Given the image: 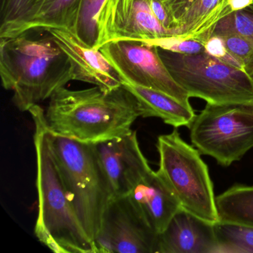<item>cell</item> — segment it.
Segmentation results:
<instances>
[{"mask_svg": "<svg viewBox=\"0 0 253 253\" xmlns=\"http://www.w3.org/2000/svg\"><path fill=\"white\" fill-rule=\"evenodd\" d=\"M251 6L253 7V5H251Z\"/></svg>", "mask_w": 253, "mask_h": 253, "instance_id": "cell-27", "label": "cell"}, {"mask_svg": "<svg viewBox=\"0 0 253 253\" xmlns=\"http://www.w3.org/2000/svg\"><path fill=\"white\" fill-rule=\"evenodd\" d=\"M226 49L236 57L247 75L253 79V45L243 38L237 36H223Z\"/></svg>", "mask_w": 253, "mask_h": 253, "instance_id": "cell-24", "label": "cell"}, {"mask_svg": "<svg viewBox=\"0 0 253 253\" xmlns=\"http://www.w3.org/2000/svg\"><path fill=\"white\" fill-rule=\"evenodd\" d=\"M214 224L180 208L158 235L155 253H218Z\"/></svg>", "mask_w": 253, "mask_h": 253, "instance_id": "cell-13", "label": "cell"}, {"mask_svg": "<svg viewBox=\"0 0 253 253\" xmlns=\"http://www.w3.org/2000/svg\"><path fill=\"white\" fill-rule=\"evenodd\" d=\"M106 0H81L75 35L86 45L94 48L97 39V19Z\"/></svg>", "mask_w": 253, "mask_h": 253, "instance_id": "cell-22", "label": "cell"}, {"mask_svg": "<svg viewBox=\"0 0 253 253\" xmlns=\"http://www.w3.org/2000/svg\"><path fill=\"white\" fill-rule=\"evenodd\" d=\"M94 146L112 199L127 196L152 169L140 149L135 131L94 143Z\"/></svg>", "mask_w": 253, "mask_h": 253, "instance_id": "cell-11", "label": "cell"}, {"mask_svg": "<svg viewBox=\"0 0 253 253\" xmlns=\"http://www.w3.org/2000/svg\"><path fill=\"white\" fill-rule=\"evenodd\" d=\"M237 36L253 45V8L235 11L217 22L211 36Z\"/></svg>", "mask_w": 253, "mask_h": 253, "instance_id": "cell-21", "label": "cell"}, {"mask_svg": "<svg viewBox=\"0 0 253 253\" xmlns=\"http://www.w3.org/2000/svg\"><path fill=\"white\" fill-rule=\"evenodd\" d=\"M176 28L167 0H106L97 16L94 48L112 41L171 36Z\"/></svg>", "mask_w": 253, "mask_h": 253, "instance_id": "cell-8", "label": "cell"}, {"mask_svg": "<svg viewBox=\"0 0 253 253\" xmlns=\"http://www.w3.org/2000/svg\"><path fill=\"white\" fill-rule=\"evenodd\" d=\"M157 149V172L181 208L211 223L218 222L212 181L199 151L183 140L177 128L158 137Z\"/></svg>", "mask_w": 253, "mask_h": 253, "instance_id": "cell-5", "label": "cell"}, {"mask_svg": "<svg viewBox=\"0 0 253 253\" xmlns=\"http://www.w3.org/2000/svg\"><path fill=\"white\" fill-rule=\"evenodd\" d=\"M251 5L253 0H196L177 17L171 36L195 40L204 45L219 20Z\"/></svg>", "mask_w": 253, "mask_h": 253, "instance_id": "cell-15", "label": "cell"}, {"mask_svg": "<svg viewBox=\"0 0 253 253\" xmlns=\"http://www.w3.org/2000/svg\"><path fill=\"white\" fill-rule=\"evenodd\" d=\"M45 31L69 57L75 71V81L92 84L104 91H112L123 85L122 78L100 50L86 45L69 31Z\"/></svg>", "mask_w": 253, "mask_h": 253, "instance_id": "cell-12", "label": "cell"}, {"mask_svg": "<svg viewBox=\"0 0 253 253\" xmlns=\"http://www.w3.org/2000/svg\"><path fill=\"white\" fill-rule=\"evenodd\" d=\"M204 47L206 52L219 60H221L228 52L223 38L218 36H211L204 43Z\"/></svg>", "mask_w": 253, "mask_h": 253, "instance_id": "cell-25", "label": "cell"}, {"mask_svg": "<svg viewBox=\"0 0 253 253\" xmlns=\"http://www.w3.org/2000/svg\"><path fill=\"white\" fill-rule=\"evenodd\" d=\"M126 197L140 218L157 235L166 229L181 208L162 177L152 169Z\"/></svg>", "mask_w": 253, "mask_h": 253, "instance_id": "cell-14", "label": "cell"}, {"mask_svg": "<svg viewBox=\"0 0 253 253\" xmlns=\"http://www.w3.org/2000/svg\"><path fill=\"white\" fill-rule=\"evenodd\" d=\"M158 52L173 79L189 97L211 104H253V79L242 69L206 51L183 54L158 48Z\"/></svg>", "mask_w": 253, "mask_h": 253, "instance_id": "cell-6", "label": "cell"}, {"mask_svg": "<svg viewBox=\"0 0 253 253\" xmlns=\"http://www.w3.org/2000/svg\"><path fill=\"white\" fill-rule=\"evenodd\" d=\"M48 141L71 203L94 244L112 195L94 144L72 140L50 130Z\"/></svg>", "mask_w": 253, "mask_h": 253, "instance_id": "cell-4", "label": "cell"}, {"mask_svg": "<svg viewBox=\"0 0 253 253\" xmlns=\"http://www.w3.org/2000/svg\"><path fill=\"white\" fill-rule=\"evenodd\" d=\"M35 126L38 215L35 235L56 253H96L63 184L48 141L45 111L40 105L29 111Z\"/></svg>", "mask_w": 253, "mask_h": 253, "instance_id": "cell-2", "label": "cell"}, {"mask_svg": "<svg viewBox=\"0 0 253 253\" xmlns=\"http://www.w3.org/2000/svg\"><path fill=\"white\" fill-rule=\"evenodd\" d=\"M190 139L223 167L240 161L253 148V104L207 103L191 126Z\"/></svg>", "mask_w": 253, "mask_h": 253, "instance_id": "cell-7", "label": "cell"}, {"mask_svg": "<svg viewBox=\"0 0 253 253\" xmlns=\"http://www.w3.org/2000/svg\"><path fill=\"white\" fill-rule=\"evenodd\" d=\"M45 116L51 132L94 144L131 132L140 114L137 99L124 85L112 91L65 86L51 96Z\"/></svg>", "mask_w": 253, "mask_h": 253, "instance_id": "cell-1", "label": "cell"}, {"mask_svg": "<svg viewBox=\"0 0 253 253\" xmlns=\"http://www.w3.org/2000/svg\"><path fill=\"white\" fill-rule=\"evenodd\" d=\"M81 0H48L26 25L23 34L42 29H59L75 34Z\"/></svg>", "mask_w": 253, "mask_h": 253, "instance_id": "cell-17", "label": "cell"}, {"mask_svg": "<svg viewBox=\"0 0 253 253\" xmlns=\"http://www.w3.org/2000/svg\"><path fill=\"white\" fill-rule=\"evenodd\" d=\"M216 207L219 221L253 227V186L234 185L216 197Z\"/></svg>", "mask_w": 253, "mask_h": 253, "instance_id": "cell-18", "label": "cell"}, {"mask_svg": "<svg viewBox=\"0 0 253 253\" xmlns=\"http://www.w3.org/2000/svg\"><path fill=\"white\" fill-rule=\"evenodd\" d=\"M214 226L218 253H253V227L220 221Z\"/></svg>", "mask_w": 253, "mask_h": 253, "instance_id": "cell-20", "label": "cell"}, {"mask_svg": "<svg viewBox=\"0 0 253 253\" xmlns=\"http://www.w3.org/2000/svg\"><path fill=\"white\" fill-rule=\"evenodd\" d=\"M140 42L146 45L183 54H194L205 51V47L199 41L192 39H182L175 36L164 37L152 40H142Z\"/></svg>", "mask_w": 253, "mask_h": 253, "instance_id": "cell-23", "label": "cell"}, {"mask_svg": "<svg viewBox=\"0 0 253 253\" xmlns=\"http://www.w3.org/2000/svg\"><path fill=\"white\" fill-rule=\"evenodd\" d=\"M100 50L124 83L165 93L190 106V97L170 75L158 47L137 41H117Z\"/></svg>", "mask_w": 253, "mask_h": 253, "instance_id": "cell-9", "label": "cell"}, {"mask_svg": "<svg viewBox=\"0 0 253 253\" xmlns=\"http://www.w3.org/2000/svg\"><path fill=\"white\" fill-rule=\"evenodd\" d=\"M134 94L142 118H158L174 128H190L196 115L192 106L183 104L174 97L151 88L124 83Z\"/></svg>", "mask_w": 253, "mask_h": 253, "instance_id": "cell-16", "label": "cell"}, {"mask_svg": "<svg viewBox=\"0 0 253 253\" xmlns=\"http://www.w3.org/2000/svg\"><path fill=\"white\" fill-rule=\"evenodd\" d=\"M48 0H0V38L20 36Z\"/></svg>", "mask_w": 253, "mask_h": 253, "instance_id": "cell-19", "label": "cell"}, {"mask_svg": "<svg viewBox=\"0 0 253 253\" xmlns=\"http://www.w3.org/2000/svg\"><path fill=\"white\" fill-rule=\"evenodd\" d=\"M0 76L3 88L14 92L16 107L29 112L75 81V71L50 35L35 40L22 35L0 38Z\"/></svg>", "mask_w": 253, "mask_h": 253, "instance_id": "cell-3", "label": "cell"}, {"mask_svg": "<svg viewBox=\"0 0 253 253\" xmlns=\"http://www.w3.org/2000/svg\"><path fill=\"white\" fill-rule=\"evenodd\" d=\"M158 235L126 196L111 200L94 241L96 253H155Z\"/></svg>", "mask_w": 253, "mask_h": 253, "instance_id": "cell-10", "label": "cell"}, {"mask_svg": "<svg viewBox=\"0 0 253 253\" xmlns=\"http://www.w3.org/2000/svg\"><path fill=\"white\" fill-rule=\"evenodd\" d=\"M196 0H167V2L176 20Z\"/></svg>", "mask_w": 253, "mask_h": 253, "instance_id": "cell-26", "label": "cell"}]
</instances>
